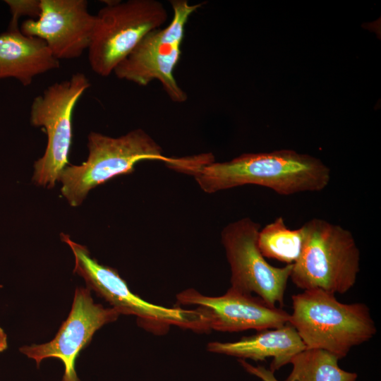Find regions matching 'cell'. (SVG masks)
<instances>
[{"label":"cell","instance_id":"obj_1","mask_svg":"<svg viewBox=\"0 0 381 381\" xmlns=\"http://www.w3.org/2000/svg\"><path fill=\"white\" fill-rule=\"evenodd\" d=\"M167 165L193 176L207 193L255 185L289 196L322 191L331 179L330 169L320 159L291 150L246 153L223 162L210 153L171 157Z\"/></svg>","mask_w":381,"mask_h":381},{"label":"cell","instance_id":"obj_2","mask_svg":"<svg viewBox=\"0 0 381 381\" xmlns=\"http://www.w3.org/2000/svg\"><path fill=\"white\" fill-rule=\"evenodd\" d=\"M289 323L308 349L327 351L339 359L370 340L377 329L365 303H344L321 289L293 295Z\"/></svg>","mask_w":381,"mask_h":381},{"label":"cell","instance_id":"obj_3","mask_svg":"<svg viewBox=\"0 0 381 381\" xmlns=\"http://www.w3.org/2000/svg\"><path fill=\"white\" fill-rule=\"evenodd\" d=\"M301 227L303 243L293 264L292 282L303 290L346 293L360 272V250L352 233L321 218H313Z\"/></svg>","mask_w":381,"mask_h":381},{"label":"cell","instance_id":"obj_4","mask_svg":"<svg viewBox=\"0 0 381 381\" xmlns=\"http://www.w3.org/2000/svg\"><path fill=\"white\" fill-rule=\"evenodd\" d=\"M89 155L80 165L66 166L59 181L61 193L73 207L80 205L89 191L118 176L131 174L145 160L164 163L162 147L145 131L133 130L118 138L91 132L87 137Z\"/></svg>","mask_w":381,"mask_h":381},{"label":"cell","instance_id":"obj_5","mask_svg":"<svg viewBox=\"0 0 381 381\" xmlns=\"http://www.w3.org/2000/svg\"><path fill=\"white\" fill-rule=\"evenodd\" d=\"M61 238L73 253V272L120 315H135L140 327L157 334L167 332L171 326L196 332H209L205 318L197 308H167L146 301L130 290L116 270L92 258L85 246L75 243L67 234H61Z\"/></svg>","mask_w":381,"mask_h":381},{"label":"cell","instance_id":"obj_6","mask_svg":"<svg viewBox=\"0 0 381 381\" xmlns=\"http://www.w3.org/2000/svg\"><path fill=\"white\" fill-rule=\"evenodd\" d=\"M95 15L88 50L93 72L107 77L149 32L167 20L164 4L156 0L110 1Z\"/></svg>","mask_w":381,"mask_h":381},{"label":"cell","instance_id":"obj_7","mask_svg":"<svg viewBox=\"0 0 381 381\" xmlns=\"http://www.w3.org/2000/svg\"><path fill=\"white\" fill-rule=\"evenodd\" d=\"M90 86L88 78L76 73L49 85L32 100L30 123L42 128L47 135L44 154L34 164L32 181L37 185L53 188L66 167L72 143L73 113Z\"/></svg>","mask_w":381,"mask_h":381},{"label":"cell","instance_id":"obj_8","mask_svg":"<svg viewBox=\"0 0 381 381\" xmlns=\"http://www.w3.org/2000/svg\"><path fill=\"white\" fill-rule=\"evenodd\" d=\"M170 4L173 17L169 25L146 35L114 73L119 79L140 86L157 80L173 102L182 103L186 101L187 95L174 72L181 58L186 25L202 4H190L186 0H172Z\"/></svg>","mask_w":381,"mask_h":381},{"label":"cell","instance_id":"obj_9","mask_svg":"<svg viewBox=\"0 0 381 381\" xmlns=\"http://www.w3.org/2000/svg\"><path fill=\"white\" fill-rule=\"evenodd\" d=\"M260 229V224L249 217L229 223L223 229L221 238L230 267V287L254 293L269 306H282L293 264L277 267L266 260L258 245Z\"/></svg>","mask_w":381,"mask_h":381},{"label":"cell","instance_id":"obj_10","mask_svg":"<svg viewBox=\"0 0 381 381\" xmlns=\"http://www.w3.org/2000/svg\"><path fill=\"white\" fill-rule=\"evenodd\" d=\"M87 287L75 289L71 312L54 338L42 344L24 346L20 351L40 362L47 358H57L64 365L62 381H80L75 371L79 353L91 341L103 325L117 320L120 313L114 308L95 303Z\"/></svg>","mask_w":381,"mask_h":381},{"label":"cell","instance_id":"obj_11","mask_svg":"<svg viewBox=\"0 0 381 381\" xmlns=\"http://www.w3.org/2000/svg\"><path fill=\"white\" fill-rule=\"evenodd\" d=\"M176 300L180 305L197 306L210 331H262L289 322L290 314L281 308L269 306L258 296L231 287L219 296H205L188 289L179 293Z\"/></svg>","mask_w":381,"mask_h":381},{"label":"cell","instance_id":"obj_12","mask_svg":"<svg viewBox=\"0 0 381 381\" xmlns=\"http://www.w3.org/2000/svg\"><path fill=\"white\" fill-rule=\"evenodd\" d=\"M87 5L85 0H40L39 17L23 21L20 30L43 40L59 61L77 59L87 50L95 26Z\"/></svg>","mask_w":381,"mask_h":381},{"label":"cell","instance_id":"obj_13","mask_svg":"<svg viewBox=\"0 0 381 381\" xmlns=\"http://www.w3.org/2000/svg\"><path fill=\"white\" fill-rule=\"evenodd\" d=\"M306 347L295 328L289 323L276 329H268L256 334L243 337L234 342L212 341L207 351L231 356L265 361L272 357L270 370L274 373L290 363L291 359Z\"/></svg>","mask_w":381,"mask_h":381},{"label":"cell","instance_id":"obj_14","mask_svg":"<svg viewBox=\"0 0 381 381\" xmlns=\"http://www.w3.org/2000/svg\"><path fill=\"white\" fill-rule=\"evenodd\" d=\"M59 65L41 39L27 36L20 29L0 35V80L13 78L28 86L36 76Z\"/></svg>","mask_w":381,"mask_h":381},{"label":"cell","instance_id":"obj_15","mask_svg":"<svg viewBox=\"0 0 381 381\" xmlns=\"http://www.w3.org/2000/svg\"><path fill=\"white\" fill-rule=\"evenodd\" d=\"M339 360L327 351L306 348L291 359L292 370L285 381H356L357 374L342 370Z\"/></svg>","mask_w":381,"mask_h":381},{"label":"cell","instance_id":"obj_16","mask_svg":"<svg viewBox=\"0 0 381 381\" xmlns=\"http://www.w3.org/2000/svg\"><path fill=\"white\" fill-rule=\"evenodd\" d=\"M303 236L301 226L291 229L282 217H278L260 229L258 245L265 258L294 264L301 254Z\"/></svg>","mask_w":381,"mask_h":381},{"label":"cell","instance_id":"obj_17","mask_svg":"<svg viewBox=\"0 0 381 381\" xmlns=\"http://www.w3.org/2000/svg\"><path fill=\"white\" fill-rule=\"evenodd\" d=\"M11 13V20L8 30L20 29L18 20L22 16H29L31 19H37L40 13V0H6Z\"/></svg>","mask_w":381,"mask_h":381},{"label":"cell","instance_id":"obj_18","mask_svg":"<svg viewBox=\"0 0 381 381\" xmlns=\"http://www.w3.org/2000/svg\"><path fill=\"white\" fill-rule=\"evenodd\" d=\"M239 363L248 373L255 375L262 381H279L275 377L274 373L270 369L261 365L253 366L243 359H240Z\"/></svg>","mask_w":381,"mask_h":381},{"label":"cell","instance_id":"obj_19","mask_svg":"<svg viewBox=\"0 0 381 381\" xmlns=\"http://www.w3.org/2000/svg\"><path fill=\"white\" fill-rule=\"evenodd\" d=\"M7 348V336L3 329L0 327V352Z\"/></svg>","mask_w":381,"mask_h":381}]
</instances>
